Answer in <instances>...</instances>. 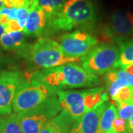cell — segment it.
Masks as SVG:
<instances>
[{
    "label": "cell",
    "instance_id": "obj_12",
    "mask_svg": "<svg viewBox=\"0 0 133 133\" xmlns=\"http://www.w3.org/2000/svg\"><path fill=\"white\" fill-rule=\"evenodd\" d=\"M108 104L106 102L86 112L73 123L69 133H98L100 117Z\"/></svg>",
    "mask_w": 133,
    "mask_h": 133
},
{
    "label": "cell",
    "instance_id": "obj_19",
    "mask_svg": "<svg viewBox=\"0 0 133 133\" xmlns=\"http://www.w3.org/2000/svg\"><path fill=\"white\" fill-rule=\"evenodd\" d=\"M57 126L52 133H69L72 125L73 124V120L66 114V112L61 111L56 115Z\"/></svg>",
    "mask_w": 133,
    "mask_h": 133
},
{
    "label": "cell",
    "instance_id": "obj_3",
    "mask_svg": "<svg viewBox=\"0 0 133 133\" xmlns=\"http://www.w3.org/2000/svg\"><path fill=\"white\" fill-rule=\"evenodd\" d=\"M27 58L41 68H51L81 62V58L66 56L60 44L49 38H39L31 44Z\"/></svg>",
    "mask_w": 133,
    "mask_h": 133
},
{
    "label": "cell",
    "instance_id": "obj_2",
    "mask_svg": "<svg viewBox=\"0 0 133 133\" xmlns=\"http://www.w3.org/2000/svg\"><path fill=\"white\" fill-rule=\"evenodd\" d=\"M97 5L94 0H66L59 14L50 21L51 36L76 28H87L97 18Z\"/></svg>",
    "mask_w": 133,
    "mask_h": 133
},
{
    "label": "cell",
    "instance_id": "obj_7",
    "mask_svg": "<svg viewBox=\"0 0 133 133\" xmlns=\"http://www.w3.org/2000/svg\"><path fill=\"white\" fill-rule=\"evenodd\" d=\"M105 43L119 42L133 38V13L124 10H115L104 25L101 33Z\"/></svg>",
    "mask_w": 133,
    "mask_h": 133
},
{
    "label": "cell",
    "instance_id": "obj_28",
    "mask_svg": "<svg viewBox=\"0 0 133 133\" xmlns=\"http://www.w3.org/2000/svg\"><path fill=\"white\" fill-rule=\"evenodd\" d=\"M128 127L129 133H133V116L128 120Z\"/></svg>",
    "mask_w": 133,
    "mask_h": 133
},
{
    "label": "cell",
    "instance_id": "obj_22",
    "mask_svg": "<svg viewBox=\"0 0 133 133\" xmlns=\"http://www.w3.org/2000/svg\"><path fill=\"white\" fill-rule=\"evenodd\" d=\"M112 129L116 133H129L128 121L117 117L112 123Z\"/></svg>",
    "mask_w": 133,
    "mask_h": 133
},
{
    "label": "cell",
    "instance_id": "obj_13",
    "mask_svg": "<svg viewBox=\"0 0 133 133\" xmlns=\"http://www.w3.org/2000/svg\"><path fill=\"white\" fill-rule=\"evenodd\" d=\"M0 44L6 50H15L24 58H28L31 44L25 42L23 31L5 33L0 38Z\"/></svg>",
    "mask_w": 133,
    "mask_h": 133
},
{
    "label": "cell",
    "instance_id": "obj_10",
    "mask_svg": "<svg viewBox=\"0 0 133 133\" xmlns=\"http://www.w3.org/2000/svg\"><path fill=\"white\" fill-rule=\"evenodd\" d=\"M29 8L28 17L23 30L24 35L40 38H47L51 36L50 21L52 19L31 0Z\"/></svg>",
    "mask_w": 133,
    "mask_h": 133
},
{
    "label": "cell",
    "instance_id": "obj_15",
    "mask_svg": "<svg viewBox=\"0 0 133 133\" xmlns=\"http://www.w3.org/2000/svg\"><path fill=\"white\" fill-rule=\"evenodd\" d=\"M119 57L115 68L125 70L133 64V38L118 43Z\"/></svg>",
    "mask_w": 133,
    "mask_h": 133
},
{
    "label": "cell",
    "instance_id": "obj_16",
    "mask_svg": "<svg viewBox=\"0 0 133 133\" xmlns=\"http://www.w3.org/2000/svg\"><path fill=\"white\" fill-rule=\"evenodd\" d=\"M118 117V109L112 103H109L100 117L98 133H105L112 129L114 120Z\"/></svg>",
    "mask_w": 133,
    "mask_h": 133
},
{
    "label": "cell",
    "instance_id": "obj_4",
    "mask_svg": "<svg viewBox=\"0 0 133 133\" xmlns=\"http://www.w3.org/2000/svg\"><path fill=\"white\" fill-rule=\"evenodd\" d=\"M61 111L57 95H56L33 109L16 114L23 132L39 133Z\"/></svg>",
    "mask_w": 133,
    "mask_h": 133
},
{
    "label": "cell",
    "instance_id": "obj_32",
    "mask_svg": "<svg viewBox=\"0 0 133 133\" xmlns=\"http://www.w3.org/2000/svg\"><path fill=\"white\" fill-rule=\"evenodd\" d=\"M3 5H4V0H0V9L3 8Z\"/></svg>",
    "mask_w": 133,
    "mask_h": 133
},
{
    "label": "cell",
    "instance_id": "obj_23",
    "mask_svg": "<svg viewBox=\"0 0 133 133\" xmlns=\"http://www.w3.org/2000/svg\"><path fill=\"white\" fill-rule=\"evenodd\" d=\"M132 87H130V86L124 87L118 91V94L115 96L113 101H115L118 103L129 101L130 99L131 95H132Z\"/></svg>",
    "mask_w": 133,
    "mask_h": 133
},
{
    "label": "cell",
    "instance_id": "obj_1",
    "mask_svg": "<svg viewBox=\"0 0 133 133\" xmlns=\"http://www.w3.org/2000/svg\"><path fill=\"white\" fill-rule=\"evenodd\" d=\"M30 82L48 86L56 90L93 87L99 85V77L92 74L76 63L51 68H42L30 77Z\"/></svg>",
    "mask_w": 133,
    "mask_h": 133
},
{
    "label": "cell",
    "instance_id": "obj_11",
    "mask_svg": "<svg viewBox=\"0 0 133 133\" xmlns=\"http://www.w3.org/2000/svg\"><path fill=\"white\" fill-rule=\"evenodd\" d=\"M84 90L57 91V97L62 111L66 112L75 122L86 112Z\"/></svg>",
    "mask_w": 133,
    "mask_h": 133
},
{
    "label": "cell",
    "instance_id": "obj_33",
    "mask_svg": "<svg viewBox=\"0 0 133 133\" xmlns=\"http://www.w3.org/2000/svg\"><path fill=\"white\" fill-rule=\"evenodd\" d=\"M105 133H116V132H115L114 131H113V130H112V129H111L110 130H109V131H107V132H105Z\"/></svg>",
    "mask_w": 133,
    "mask_h": 133
},
{
    "label": "cell",
    "instance_id": "obj_24",
    "mask_svg": "<svg viewBox=\"0 0 133 133\" xmlns=\"http://www.w3.org/2000/svg\"><path fill=\"white\" fill-rule=\"evenodd\" d=\"M29 6H30V5L22 7V8L18 9V14H17L16 21H17L19 26H20V28L22 30H24L26 22H27V19H28V17L29 10H30Z\"/></svg>",
    "mask_w": 133,
    "mask_h": 133
},
{
    "label": "cell",
    "instance_id": "obj_30",
    "mask_svg": "<svg viewBox=\"0 0 133 133\" xmlns=\"http://www.w3.org/2000/svg\"><path fill=\"white\" fill-rule=\"evenodd\" d=\"M6 33V30H5V27L0 23V38Z\"/></svg>",
    "mask_w": 133,
    "mask_h": 133
},
{
    "label": "cell",
    "instance_id": "obj_25",
    "mask_svg": "<svg viewBox=\"0 0 133 133\" xmlns=\"http://www.w3.org/2000/svg\"><path fill=\"white\" fill-rule=\"evenodd\" d=\"M30 0H4L3 7L19 9L22 7L30 5Z\"/></svg>",
    "mask_w": 133,
    "mask_h": 133
},
{
    "label": "cell",
    "instance_id": "obj_27",
    "mask_svg": "<svg viewBox=\"0 0 133 133\" xmlns=\"http://www.w3.org/2000/svg\"><path fill=\"white\" fill-rule=\"evenodd\" d=\"M57 126V118L56 116L44 126V127L42 129L39 133H52Z\"/></svg>",
    "mask_w": 133,
    "mask_h": 133
},
{
    "label": "cell",
    "instance_id": "obj_21",
    "mask_svg": "<svg viewBox=\"0 0 133 133\" xmlns=\"http://www.w3.org/2000/svg\"><path fill=\"white\" fill-rule=\"evenodd\" d=\"M126 86H128L127 82L126 80L123 78H118L116 80L111 82L108 85H107V90L108 95L110 96L112 100H113L117 95L118 91Z\"/></svg>",
    "mask_w": 133,
    "mask_h": 133
},
{
    "label": "cell",
    "instance_id": "obj_34",
    "mask_svg": "<svg viewBox=\"0 0 133 133\" xmlns=\"http://www.w3.org/2000/svg\"><path fill=\"white\" fill-rule=\"evenodd\" d=\"M1 62H2V60H1V58H0V63H1Z\"/></svg>",
    "mask_w": 133,
    "mask_h": 133
},
{
    "label": "cell",
    "instance_id": "obj_6",
    "mask_svg": "<svg viewBox=\"0 0 133 133\" xmlns=\"http://www.w3.org/2000/svg\"><path fill=\"white\" fill-rule=\"evenodd\" d=\"M55 88L29 81L28 79L19 87L13 101L14 113H20L42 104L49 98L57 95Z\"/></svg>",
    "mask_w": 133,
    "mask_h": 133
},
{
    "label": "cell",
    "instance_id": "obj_20",
    "mask_svg": "<svg viewBox=\"0 0 133 133\" xmlns=\"http://www.w3.org/2000/svg\"><path fill=\"white\" fill-rule=\"evenodd\" d=\"M118 109V117L128 121L129 119L133 116V104L129 101L121 102L117 104Z\"/></svg>",
    "mask_w": 133,
    "mask_h": 133
},
{
    "label": "cell",
    "instance_id": "obj_18",
    "mask_svg": "<svg viewBox=\"0 0 133 133\" xmlns=\"http://www.w3.org/2000/svg\"><path fill=\"white\" fill-rule=\"evenodd\" d=\"M0 133H24L16 113L0 115Z\"/></svg>",
    "mask_w": 133,
    "mask_h": 133
},
{
    "label": "cell",
    "instance_id": "obj_9",
    "mask_svg": "<svg viewBox=\"0 0 133 133\" xmlns=\"http://www.w3.org/2000/svg\"><path fill=\"white\" fill-rule=\"evenodd\" d=\"M27 81L19 71L0 72V115H8L12 112V104L19 87Z\"/></svg>",
    "mask_w": 133,
    "mask_h": 133
},
{
    "label": "cell",
    "instance_id": "obj_31",
    "mask_svg": "<svg viewBox=\"0 0 133 133\" xmlns=\"http://www.w3.org/2000/svg\"><path fill=\"white\" fill-rule=\"evenodd\" d=\"M129 102H130L131 104H133V87H132V95H131V97H130V99L129 101Z\"/></svg>",
    "mask_w": 133,
    "mask_h": 133
},
{
    "label": "cell",
    "instance_id": "obj_14",
    "mask_svg": "<svg viewBox=\"0 0 133 133\" xmlns=\"http://www.w3.org/2000/svg\"><path fill=\"white\" fill-rule=\"evenodd\" d=\"M109 95L104 87H95L84 90V103L86 112L94 109L96 107L108 102Z\"/></svg>",
    "mask_w": 133,
    "mask_h": 133
},
{
    "label": "cell",
    "instance_id": "obj_26",
    "mask_svg": "<svg viewBox=\"0 0 133 133\" xmlns=\"http://www.w3.org/2000/svg\"><path fill=\"white\" fill-rule=\"evenodd\" d=\"M115 70L118 78L126 80L128 86L133 87V76L127 73L124 70L121 69V68H115Z\"/></svg>",
    "mask_w": 133,
    "mask_h": 133
},
{
    "label": "cell",
    "instance_id": "obj_17",
    "mask_svg": "<svg viewBox=\"0 0 133 133\" xmlns=\"http://www.w3.org/2000/svg\"><path fill=\"white\" fill-rule=\"evenodd\" d=\"M51 19L55 18L62 11L66 0H31Z\"/></svg>",
    "mask_w": 133,
    "mask_h": 133
},
{
    "label": "cell",
    "instance_id": "obj_5",
    "mask_svg": "<svg viewBox=\"0 0 133 133\" xmlns=\"http://www.w3.org/2000/svg\"><path fill=\"white\" fill-rule=\"evenodd\" d=\"M119 52V48L114 43L97 44L81 58V66L95 76L103 75L115 68Z\"/></svg>",
    "mask_w": 133,
    "mask_h": 133
},
{
    "label": "cell",
    "instance_id": "obj_8",
    "mask_svg": "<svg viewBox=\"0 0 133 133\" xmlns=\"http://www.w3.org/2000/svg\"><path fill=\"white\" fill-rule=\"evenodd\" d=\"M98 43V38L90 33L76 30L62 34L59 44L66 56L81 58L90 51Z\"/></svg>",
    "mask_w": 133,
    "mask_h": 133
},
{
    "label": "cell",
    "instance_id": "obj_29",
    "mask_svg": "<svg viewBox=\"0 0 133 133\" xmlns=\"http://www.w3.org/2000/svg\"><path fill=\"white\" fill-rule=\"evenodd\" d=\"M124 70L127 72V73H129V74L133 76V64H132L131 65H129V66H127Z\"/></svg>",
    "mask_w": 133,
    "mask_h": 133
}]
</instances>
